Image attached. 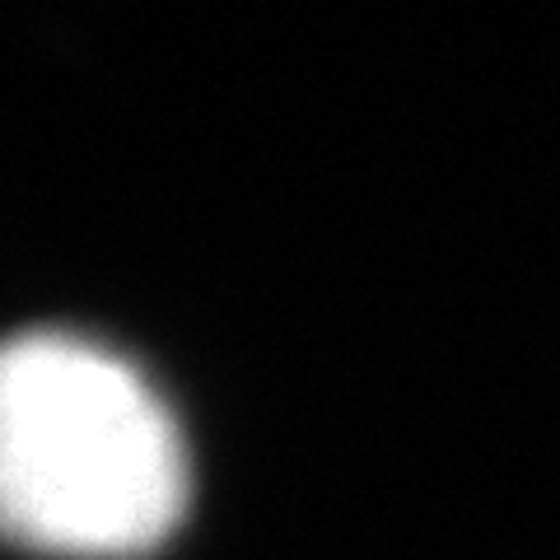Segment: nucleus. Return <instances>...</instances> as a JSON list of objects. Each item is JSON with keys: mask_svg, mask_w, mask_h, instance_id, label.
<instances>
[{"mask_svg": "<svg viewBox=\"0 0 560 560\" xmlns=\"http://www.w3.org/2000/svg\"><path fill=\"white\" fill-rule=\"evenodd\" d=\"M183 434L121 355L75 331H24L0 370V510L61 556H131L183 514Z\"/></svg>", "mask_w": 560, "mask_h": 560, "instance_id": "1", "label": "nucleus"}]
</instances>
